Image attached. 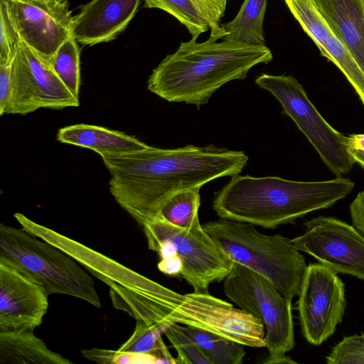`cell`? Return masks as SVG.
I'll return each mask as SVG.
<instances>
[{
    "label": "cell",
    "instance_id": "1",
    "mask_svg": "<svg viewBox=\"0 0 364 364\" xmlns=\"http://www.w3.org/2000/svg\"><path fill=\"white\" fill-rule=\"evenodd\" d=\"M110 173L109 191L118 205L141 227L156 217L166 201L184 189L242 172V151L186 145L100 156Z\"/></svg>",
    "mask_w": 364,
    "mask_h": 364
},
{
    "label": "cell",
    "instance_id": "2",
    "mask_svg": "<svg viewBox=\"0 0 364 364\" xmlns=\"http://www.w3.org/2000/svg\"><path fill=\"white\" fill-rule=\"evenodd\" d=\"M192 36L166 55L152 70L147 89L170 102L198 108L208 102L225 84L246 78L254 66L273 59L265 45H249L210 36L204 42Z\"/></svg>",
    "mask_w": 364,
    "mask_h": 364
},
{
    "label": "cell",
    "instance_id": "3",
    "mask_svg": "<svg viewBox=\"0 0 364 364\" xmlns=\"http://www.w3.org/2000/svg\"><path fill=\"white\" fill-rule=\"evenodd\" d=\"M354 187L351 180L341 177L297 181L238 174L215 194L213 208L220 218L273 229L331 207Z\"/></svg>",
    "mask_w": 364,
    "mask_h": 364
},
{
    "label": "cell",
    "instance_id": "4",
    "mask_svg": "<svg viewBox=\"0 0 364 364\" xmlns=\"http://www.w3.org/2000/svg\"><path fill=\"white\" fill-rule=\"evenodd\" d=\"M202 225L234 262L267 278L287 298L299 295L307 265L291 240L264 235L253 224L228 219Z\"/></svg>",
    "mask_w": 364,
    "mask_h": 364
},
{
    "label": "cell",
    "instance_id": "5",
    "mask_svg": "<svg viewBox=\"0 0 364 364\" xmlns=\"http://www.w3.org/2000/svg\"><path fill=\"white\" fill-rule=\"evenodd\" d=\"M0 262L41 285L48 295L65 294L101 307L95 282L79 263L22 228L0 225Z\"/></svg>",
    "mask_w": 364,
    "mask_h": 364
},
{
    "label": "cell",
    "instance_id": "6",
    "mask_svg": "<svg viewBox=\"0 0 364 364\" xmlns=\"http://www.w3.org/2000/svg\"><path fill=\"white\" fill-rule=\"evenodd\" d=\"M152 323H181L203 329L243 346L265 347L264 328L251 314L208 292L181 294L164 286L150 297Z\"/></svg>",
    "mask_w": 364,
    "mask_h": 364
},
{
    "label": "cell",
    "instance_id": "7",
    "mask_svg": "<svg viewBox=\"0 0 364 364\" xmlns=\"http://www.w3.org/2000/svg\"><path fill=\"white\" fill-rule=\"evenodd\" d=\"M225 296L264 328L266 364L296 363L286 353L295 345L291 299L267 278L236 262L224 279Z\"/></svg>",
    "mask_w": 364,
    "mask_h": 364
},
{
    "label": "cell",
    "instance_id": "8",
    "mask_svg": "<svg viewBox=\"0 0 364 364\" xmlns=\"http://www.w3.org/2000/svg\"><path fill=\"white\" fill-rule=\"evenodd\" d=\"M255 83L279 101L282 113L294 122L333 174L341 177L350 172L355 161L348 151L347 136L325 120L295 77L262 73Z\"/></svg>",
    "mask_w": 364,
    "mask_h": 364
},
{
    "label": "cell",
    "instance_id": "9",
    "mask_svg": "<svg viewBox=\"0 0 364 364\" xmlns=\"http://www.w3.org/2000/svg\"><path fill=\"white\" fill-rule=\"evenodd\" d=\"M142 228L149 250L162 240L171 242L183 263L180 275L194 291L208 292L211 283L225 279L232 269L234 261L199 220L188 228H182L158 215Z\"/></svg>",
    "mask_w": 364,
    "mask_h": 364
},
{
    "label": "cell",
    "instance_id": "10",
    "mask_svg": "<svg viewBox=\"0 0 364 364\" xmlns=\"http://www.w3.org/2000/svg\"><path fill=\"white\" fill-rule=\"evenodd\" d=\"M297 301L301 331L309 343L319 346L342 322L346 307L345 284L321 263L307 265Z\"/></svg>",
    "mask_w": 364,
    "mask_h": 364
},
{
    "label": "cell",
    "instance_id": "11",
    "mask_svg": "<svg viewBox=\"0 0 364 364\" xmlns=\"http://www.w3.org/2000/svg\"><path fill=\"white\" fill-rule=\"evenodd\" d=\"M304 232L291 239L299 251L334 272L364 280V235L354 225L319 215L304 223Z\"/></svg>",
    "mask_w": 364,
    "mask_h": 364
},
{
    "label": "cell",
    "instance_id": "12",
    "mask_svg": "<svg viewBox=\"0 0 364 364\" xmlns=\"http://www.w3.org/2000/svg\"><path fill=\"white\" fill-rule=\"evenodd\" d=\"M79 105V98L21 41L12 63V92L6 114L25 115L41 108Z\"/></svg>",
    "mask_w": 364,
    "mask_h": 364
},
{
    "label": "cell",
    "instance_id": "13",
    "mask_svg": "<svg viewBox=\"0 0 364 364\" xmlns=\"http://www.w3.org/2000/svg\"><path fill=\"white\" fill-rule=\"evenodd\" d=\"M20 40L50 66L73 36L74 16L66 0H4Z\"/></svg>",
    "mask_w": 364,
    "mask_h": 364
},
{
    "label": "cell",
    "instance_id": "14",
    "mask_svg": "<svg viewBox=\"0 0 364 364\" xmlns=\"http://www.w3.org/2000/svg\"><path fill=\"white\" fill-rule=\"evenodd\" d=\"M14 217L22 229L58 247L109 287L120 286L149 296L157 291L160 284L113 259L37 223L22 213H15Z\"/></svg>",
    "mask_w": 364,
    "mask_h": 364
},
{
    "label": "cell",
    "instance_id": "15",
    "mask_svg": "<svg viewBox=\"0 0 364 364\" xmlns=\"http://www.w3.org/2000/svg\"><path fill=\"white\" fill-rule=\"evenodd\" d=\"M48 296L41 285L0 262V332L33 331L47 313Z\"/></svg>",
    "mask_w": 364,
    "mask_h": 364
},
{
    "label": "cell",
    "instance_id": "16",
    "mask_svg": "<svg viewBox=\"0 0 364 364\" xmlns=\"http://www.w3.org/2000/svg\"><path fill=\"white\" fill-rule=\"evenodd\" d=\"M306 33L345 75L364 105V73L316 9L313 0H284Z\"/></svg>",
    "mask_w": 364,
    "mask_h": 364
},
{
    "label": "cell",
    "instance_id": "17",
    "mask_svg": "<svg viewBox=\"0 0 364 364\" xmlns=\"http://www.w3.org/2000/svg\"><path fill=\"white\" fill-rule=\"evenodd\" d=\"M141 0H92L74 16L73 35L77 42L94 46L109 42L135 16Z\"/></svg>",
    "mask_w": 364,
    "mask_h": 364
},
{
    "label": "cell",
    "instance_id": "18",
    "mask_svg": "<svg viewBox=\"0 0 364 364\" xmlns=\"http://www.w3.org/2000/svg\"><path fill=\"white\" fill-rule=\"evenodd\" d=\"M364 73V0H313Z\"/></svg>",
    "mask_w": 364,
    "mask_h": 364
},
{
    "label": "cell",
    "instance_id": "19",
    "mask_svg": "<svg viewBox=\"0 0 364 364\" xmlns=\"http://www.w3.org/2000/svg\"><path fill=\"white\" fill-rule=\"evenodd\" d=\"M56 138L61 143L89 149L100 156L139 151L149 146L124 132L87 124L62 127Z\"/></svg>",
    "mask_w": 364,
    "mask_h": 364
},
{
    "label": "cell",
    "instance_id": "20",
    "mask_svg": "<svg viewBox=\"0 0 364 364\" xmlns=\"http://www.w3.org/2000/svg\"><path fill=\"white\" fill-rule=\"evenodd\" d=\"M72 362L48 348L33 331L0 332V364H69Z\"/></svg>",
    "mask_w": 364,
    "mask_h": 364
},
{
    "label": "cell",
    "instance_id": "21",
    "mask_svg": "<svg viewBox=\"0 0 364 364\" xmlns=\"http://www.w3.org/2000/svg\"><path fill=\"white\" fill-rule=\"evenodd\" d=\"M267 0H245L237 14L220 25L226 34L223 40L249 45H265L263 23Z\"/></svg>",
    "mask_w": 364,
    "mask_h": 364
},
{
    "label": "cell",
    "instance_id": "22",
    "mask_svg": "<svg viewBox=\"0 0 364 364\" xmlns=\"http://www.w3.org/2000/svg\"><path fill=\"white\" fill-rule=\"evenodd\" d=\"M171 324H146L136 321V326L130 337L118 348L119 350L149 354L157 360L158 363L176 364L169 353L162 334Z\"/></svg>",
    "mask_w": 364,
    "mask_h": 364
},
{
    "label": "cell",
    "instance_id": "23",
    "mask_svg": "<svg viewBox=\"0 0 364 364\" xmlns=\"http://www.w3.org/2000/svg\"><path fill=\"white\" fill-rule=\"evenodd\" d=\"M184 331L200 346L212 364H241L245 346L217 333L190 326Z\"/></svg>",
    "mask_w": 364,
    "mask_h": 364
},
{
    "label": "cell",
    "instance_id": "24",
    "mask_svg": "<svg viewBox=\"0 0 364 364\" xmlns=\"http://www.w3.org/2000/svg\"><path fill=\"white\" fill-rule=\"evenodd\" d=\"M200 187L178 191L171 196L161 208L159 215L171 224L188 228L199 220Z\"/></svg>",
    "mask_w": 364,
    "mask_h": 364
},
{
    "label": "cell",
    "instance_id": "25",
    "mask_svg": "<svg viewBox=\"0 0 364 364\" xmlns=\"http://www.w3.org/2000/svg\"><path fill=\"white\" fill-rule=\"evenodd\" d=\"M147 8L161 9L175 17L186 26L192 36L198 37L210 30L206 14L193 0H144Z\"/></svg>",
    "mask_w": 364,
    "mask_h": 364
},
{
    "label": "cell",
    "instance_id": "26",
    "mask_svg": "<svg viewBox=\"0 0 364 364\" xmlns=\"http://www.w3.org/2000/svg\"><path fill=\"white\" fill-rule=\"evenodd\" d=\"M73 36L58 48L50 67L73 95L79 98L81 84L80 48Z\"/></svg>",
    "mask_w": 364,
    "mask_h": 364
},
{
    "label": "cell",
    "instance_id": "27",
    "mask_svg": "<svg viewBox=\"0 0 364 364\" xmlns=\"http://www.w3.org/2000/svg\"><path fill=\"white\" fill-rule=\"evenodd\" d=\"M175 348L176 364H212L198 344L183 329V326L173 323L164 332Z\"/></svg>",
    "mask_w": 364,
    "mask_h": 364
},
{
    "label": "cell",
    "instance_id": "28",
    "mask_svg": "<svg viewBox=\"0 0 364 364\" xmlns=\"http://www.w3.org/2000/svg\"><path fill=\"white\" fill-rule=\"evenodd\" d=\"M328 364H364V333L344 337L326 356Z\"/></svg>",
    "mask_w": 364,
    "mask_h": 364
},
{
    "label": "cell",
    "instance_id": "29",
    "mask_svg": "<svg viewBox=\"0 0 364 364\" xmlns=\"http://www.w3.org/2000/svg\"><path fill=\"white\" fill-rule=\"evenodd\" d=\"M20 41L6 4L0 0V64L13 62Z\"/></svg>",
    "mask_w": 364,
    "mask_h": 364
},
{
    "label": "cell",
    "instance_id": "30",
    "mask_svg": "<svg viewBox=\"0 0 364 364\" xmlns=\"http://www.w3.org/2000/svg\"><path fill=\"white\" fill-rule=\"evenodd\" d=\"M12 63L0 64V115L6 114L12 92Z\"/></svg>",
    "mask_w": 364,
    "mask_h": 364
},
{
    "label": "cell",
    "instance_id": "31",
    "mask_svg": "<svg viewBox=\"0 0 364 364\" xmlns=\"http://www.w3.org/2000/svg\"><path fill=\"white\" fill-rule=\"evenodd\" d=\"M349 210L353 225L364 235V189L350 203Z\"/></svg>",
    "mask_w": 364,
    "mask_h": 364
},
{
    "label": "cell",
    "instance_id": "32",
    "mask_svg": "<svg viewBox=\"0 0 364 364\" xmlns=\"http://www.w3.org/2000/svg\"><path fill=\"white\" fill-rule=\"evenodd\" d=\"M158 269L162 273L169 276L181 274L183 269V263L178 255L162 259L158 264Z\"/></svg>",
    "mask_w": 364,
    "mask_h": 364
},
{
    "label": "cell",
    "instance_id": "33",
    "mask_svg": "<svg viewBox=\"0 0 364 364\" xmlns=\"http://www.w3.org/2000/svg\"><path fill=\"white\" fill-rule=\"evenodd\" d=\"M348 149L364 151V134H353L347 136Z\"/></svg>",
    "mask_w": 364,
    "mask_h": 364
},
{
    "label": "cell",
    "instance_id": "34",
    "mask_svg": "<svg viewBox=\"0 0 364 364\" xmlns=\"http://www.w3.org/2000/svg\"><path fill=\"white\" fill-rule=\"evenodd\" d=\"M348 151L355 163L364 168V151L352 149H348Z\"/></svg>",
    "mask_w": 364,
    "mask_h": 364
}]
</instances>
